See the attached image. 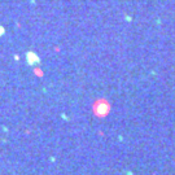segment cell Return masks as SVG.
Segmentation results:
<instances>
[{
  "label": "cell",
  "instance_id": "6da1fadb",
  "mask_svg": "<svg viewBox=\"0 0 175 175\" xmlns=\"http://www.w3.org/2000/svg\"><path fill=\"white\" fill-rule=\"evenodd\" d=\"M27 61H29L30 65H34L35 62H36V64L39 62V58H38V56H36V54H34L33 52H29V53H27Z\"/></svg>",
  "mask_w": 175,
  "mask_h": 175
},
{
  "label": "cell",
  "instance_id": "7a4b0ae2",
  "mask_svg": "<svg viewBox=\"0 0 175 175\" xmlns=\"http://www.w3.org/2000/svg\"><path fill=\"white\" fill-rule=\"evenodd\" d=\"M3 33H4V29H1V27H0V35H1Z\"/></svg>",
  "mask_w": 175,
  "mask_h": 175
}]
</instances>
